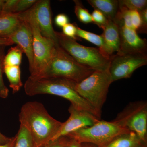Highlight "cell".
I'll list each match as a JSON object with an SVG mask.
<instances>
[{
    "instance_id": "cell-8",
    "label": "cell",
    "mask_w": 147,
    "mask_h": 147,
    "mask_svg": "<svg viewBox=\"0 0 147 147\" xmlns=\"http://www.w3.org/2000/svg\"><path fill=\"white\" fill-rule=\"evenodd\" d=\"M112 121L128 131L135 133L143 143L146 142V101L141 100L129 103Z\"/></svg>"
},
{
    "instance_id": "cell-9",
    "label": "cell",
    "mask_w": 147,
    "mask_h": 147,
    "mask_svg": "<svg viewBox=\"0 0 147 147\" xmlns=\"http://www.w3.org/2000/svg\"><path fill=\"white\" fill-rule=\"evenodd\" d=\"M147 64V55L116 53L110 57L108 71L113 82L130 78L137 69Z\"/></svg>"
},
{
    "instance_id": "cell-14",
    "label": "cell",
    "mask_w": 147,
    "mask_h": 147,
    "mask_svg": "<svg viewBox=\"0 0 147 147\" xmlns=\"http://www.w3.org/2000/svg\"><path fill=\"white\" fill-rule=\"evenodd\" d=\"M101 35L103 40L101 51L110 58L114 53H118L120 49L121 38L118 25L115 21L108 20V23L102 29Z\"/></svg>"
},
{
    "instance_id": "cell-37",
    "label": "cell",
    "mask_w": 147,
    "mask_h": 147,
    "mask_svg": "<svg viewBox=\"0 0 147 147\" xmlns=\"http://www.w3.org/2000/svg\"><path fill=\"white\" fill-rule=\"evenodd\" d=\"M5 0H0V13L2 10L3 6L4 4Z\"/></svg>"
},
{
    "instance_id": "cell-31",
    "label": "cell",
    "mask_w": 147,
    "mask_h": 147,
    "mask_svg": "<svg viewBox=\"0 0 147 147\" xmlns=\"http://www.w3.org/2000/svg\"><path fill=\"white\" fill-rule=\"evenodd\" d=\"M55 23L58 27L63 28L66 24L69 23V18L65 13H59L55 16Z\"/></svg>"
},
{
    "instance_id": "cell-24",
    "label": "cell",
    "mask_w": 147,
    "mask_h": 147,
    "mask_svg": "<svg viewBox=\"0 0 147 147\" xmlns=\"http://www.w3.org/2000/svg\"><path fill=\"white\" fill-rule=\"evenodd\" d=\"M5 47V45H0V97L3 98H6L8 97L9 92L8 88L5 84L3 77Z\"/></svg>"
},
{
    "instance_id": "cell-16",
    "label": "cell",
    "mask_w": 147,
    "mask_h": 147,
    "mask_svg": "<svg viewBox=\"0 0 147 147\" xmlns=\"http://www.w3.org/2000/svg\"><path fill=\"white\" fill-rule=\"evenodd\" d=\"M88 2L94 9L102 12L108 20L114 21L118 11L117 0H88Z\"/></svg>"
},
{
    "instance_id": "cell-7",
    "label": "cell",
    "mask_w": 147,
    "mask_h": 147,
    "mask_svg": "<svg viewBox=\"0 0 147 147\" xmlns=\"http://www.w3.org/2000/svg\"><path fill=\"white\" fill-rule=\"evenodd\" d=\"M129 131L113 121L99 120L92 126L80 129L67 136L80 144L91 143L104 147L117 136Z\"/></svg>"
},
{
    "instance_id": "cell-32",
    "label": "cell",
    "mask_w": 147,
    "mask_h": 147,
    "mask_svg": "<svg viewBox=\"0 0 147 147\" xmlns=\"http://www.w3.org/2000/svg\"><path fill=\"white\" fill-rule=\"evenodd\" d=\"M142 18V25L141 28L137 32L146 34L147 32V8L139 12Z\"/></svg>"
},
{
    "instance_id": "cell-12",
    "label": "cell",
    "mask_w": 147,
    "mask_h": 147,
    "mask_svg": "<svg viewBox=\"0 0 147 147\" xmlns=\"http://www.w3.org/2000/svg\"><path fill=\"white\" fill-rule=\"evenodd\" d=\"M31 10L34 15L40 32L43 36L57 43L52 23V11L49 0L37 1Z\"/></svg>"
},
{
    "instance_id": "cell-2",
    "label": "cell",
    "mask_w": 147,
    "mask_h": 147,
    "mask_svg": "<svg viewBox=\"0 0 147 147\" xmlns=\"http://www.w3.org/2000/svg\"><path fill=\"white\" fill-rule=\"evenodd\" d=\"M19 120L38 147L50 142L63 123L53 118L43 104L37 101L28 102L22 106Z\"/></svg>"
},
{
    "instance_id": "cell-21",
    "label": "cell",
    "mask_w": 147,
    "mask_h": 147,
    "mask_svg": "<svg viewBox=\"0 0 147 147\" xmlns=\"http://www.w3.org/2000/svg\"><path fill=\"white\" fill-rule=\"evenodd\" d=\"M76 36L78 38H82L91 42L101 49L103 45V40L101 35H99L85 30L77 26Z\"/></svg>"
},
{
    "instance_id": "cell-22",
    "label": "cell",
    "mask_w": 147,
    "mask_h": 147,
    "mask_svg": "<svg viewBox=\"0 0 147 147\" xmlns=\"http://www.w3.org/2000/svg\"><path fill=\"white\" fill-rule=\"evenodd\" d=\"M74 2L75 4L74 13L79 21L84 24L93 23L91 14L88 10L84 8L80 1H74Z\"/></svg>"
},
{
    "instance_id": "cell-5",
    "label": "cell",
    "mask_w": 147,
    "mask_h": 147,
    "mask_svg": "<svg viewBox=\"0 0 147 147\" xmlns=\"http://www.w3.org/2000/svg\"><path fill=\"white\" fill-rule=\"evenodd\" d=\"M18 14L21 19L26 21L31 29L34 61L32 67L30 71V76L36 78L39 76L50 63L57 43L42 35L30 8Z\"/></svg>"
},
{
    "instance_id": "cell-4",
    "label": "cell",
    "mask_w": 147,
    "mask_h": 147,
    "mask_svg": "<svg viewBox=\"0 0 147 147\" xmlns=\"http://www.w3.org/2000/svg\"><path fill=\"white\" fill-rule=\"evenodd\" d=\"M55 34L58 45L77 62L94 71L108 70L110 58L102 53L100 48L81 45L62 32L56 31Z\"/></svg>"
},
{
    "instance_id": "cell-3",
    "label": "cell",
    "mask_w": 147,
    "mask_h": 147,
    "mask_svg": "<svg viewBox=\"0 0 147 147\" xmlns=\"http://www.w3.org/2000/svg\"><path fill=\"white\" fill-rule=\"evenodd\" d=\"M94 71L77 62L57 43L50 63L36 78L57 77L78 83Z\"/></svg>"
},
{
    "instance_id": "cell-18",
    "label": "cell",
    "mask_w": 147,
    "mask_h": 147,
    "mask_svg": "<svg viewBox=\"0 0 147 147\" xmlns=\"http://www.w3.org/2000/svg\"><path fill=\"white\" fill-rule=\"evenodd\" d=\"M4 73L8 79L9 87L12 90L13 94L19 91L23 84L21 79V71L18 66H4Z\"/></svg>"
},
{
    "instance_id": "cell-17",
    "label": "cell",
    "mask_w": 147,
    "mask_h": 147,
    "mask_svg": "<svg viewBox=\"0 0 147 147\" xmlns=\"http://www.w3.org/2000/svg\"><path fill=\"white\" fill-rule=\"evenodd\" d=\"M143 143L137 134L129 131L117 136L104 147H139Z\"/></svg>"
},
{
    "instance_id": "cell-11",
    "label": "cell",
    "mask_w": 147,
    "mask_h": 147,
    "mask_svg": "<svg viewBox=\"0 0 147 147\" xmlns=\"http://www.w3.org/2000/svg\"><path fill=\"white\" fill-rule=\"evenodd\" d=\"M115 23L118 25L121 38L120 49L117 54L147 55V40L141 38L136 31L125 26L121 22Z\"/></svg>"
},
{
    "instance_id": "cell-36",
    "label": "cell",
    "mask_w": 147,
    "mask_h": 147,
    "mask_svg": "<svg viewBox=\"0 0 147 147\" xmlns=\"http://www.w3.org/2000/svg\"><path fill=\"white\" fill-rule=\"evenodd\" d=\"M16 137H12L11 141L9 142L7 144H6L3 145H0V147H13L14 144H15V141H16Z\"/></svg>"
},
{
    "instance_id": "cell-25",
    "label": "cell",
    "mask_w": 147,
    "mask_h": 147,
    "mask_svg": "<svg viewBox=\"0 0 147 147\" xmlns=\"http://www.w3.org/2000/svg\"><path fill=\"white\" fill-rule=\"evenodd\" d=\"M93 23L100 28L103 29L108 23V20L104 14L99 11L94 9L91 14Z\"/></svg>"
},
{
    "instance_id": "cell-28",
    "label": "cell",
    "mask_w": 147,
    "mask_h": 147,
    "mask_svg": "<svg viewBox=\"0 0 147 147\" xmlns=\"http://www.w3.org/2000/svg\"><path fill=\"white\" fill-rule=\"evenodd\" d=\"M131 24L132 28L137 32L142 26V18L139 12L137 11L131 10Z\"/></svg>"
},
{
    "instance_id": "cell-6",
    "label": "cell",
    "mask_w": 147,
    "mask_h": 147,
    "mask_svg": "<svg viewBox=\"0 0 147 147\" xmlns=\"http://www.w3.org/2000/svg\"><path fill=\"white\" fill-rule=\"evenodd\" d=\"M113 83L108 70L94 71L75 85V90L101 116V110Z\"/></svg>"
},
{
    "instance_id": "cell-38",
    "label": "cell",
    "mask_w": 147,
    "mask_h": 147,
    "mask_svg": "<svg viewBox=\"0 0 147 147\" xmlns=\"http://www.w3.org/2000/svg\"><path fill=\"white\" fill-rule=\"evenodd\" d=\"M139 147H144L143 146V145H142V146H140Z\"/></svg>"
},
{
    "instance_id": "cell-29",
    "label": "cell",
    "mask_w": 147,
    "mask_h": 147,
    "mask_svg": "<svg viewBox=\"0 0 147 147\" xmlns=\"http://www.w3.org/2000/svg\"><path fill=\"white\" fill-rule=\"evenodd\" d=\"M68 137L67 136L61 137L53 142H50L39 147H66Z\"/></svg>"
},
{
    "instance_id": "cell-1",
    "label": "cell",
    "mask_w": 147,
    "mask_h": 147,
    "mask_svg": "<svg viewBox=\"0 0 147 147\" xmlns=\"http://www.w3.org/2000/svg\"><path fill=\"white\" fill-rule=\"evenodd\" d=\"M76 82L57 77L32 78L29 76L24 84L26 94L29 96L48 94L63 98L74 108L86 111L100 119L101 116L75 90Z\"/></svg>"
},
{
    "instance_id": "cell-26",
    "label": "cell",
    "mask_w": 147,
    "mask_h": 147,
    "mask_svg": "<svg viewBox=\"0 0 147 147\" xmlns=\"http://www.w3.org/2000/svg\"><path fill=\"white\" fill-rule=\"evenodd\" d=\"M36 1V0H18L14 13H22L28 10Z\"/></svg>"
},
{
    "instance_id": "cell-33",
    "label": "cell",
    "mask_w": 147,
    "mask_h": 147,
    "mask_svg": "<svg viewBox=\"0 0 147 147\" xmlns=\"http://www.w3.org/2000/svg\"><path fill=\"white\" fill-rule=\"evenodd\" d=\"M68 137V136H67ZM66 147H83L81 144L77 142L76 140L72 138L68 137V140L67 141Z\"/></svg>"
},
{
    "instance_id": "cell-19",
    "label": "cell",
    "mask_w": 147,
    "mask_h": 147,
    "mask_svg": "<svg viewBox=\"0 0 147 147\" xmlns=\"http://www.w3.org/2000/svg\"><path fill=\"white\" fill-rule=\"evenodd\" d=\"M13 147H38L28 130L20 124Z\"/></svg>"
},
{
    "instance_id": "cell-15",
    "label": "cell",
    "mask_w": 147,
    "mask_h": 147,
    "mask_svg": "<svg viewBox=\"0 0 147 147\" xmlns=\"http://www.w3.org/2000/svg\"><path fill=\"white\" fill-rule=\"evenodd\" d=\"M22 21L18 13H0V38H9Z\"/></svg>"
},
{
    "instance_id": "cell-20",
    "label": "cell",
    "mask_w": 147,
    "mask_h": 147,
    "mask_svg": "<svg viewBox=\"0 0 147 147\" xmlns=\"http://www.w3.org/2000/svg\"><path fill=\"white\" fill-rule=\"evenodd\" d=\"M23 50L19 46L11 47L5 56L4 66H20L22 61Z\"/></svg>"
},
{
    "instance_id": "cell-35",
    "label": "cell",
    "mask_w": 147,
    "mask_h": 147,
    "mask_svg": "<svg viewBox=\"0 0 147 147\" xmlns=\"http://www.w3.org/2000/svg\"><path fill=\"white\" fill-rule=\"evenodd\" d=\"M14 44L12 40L9 38H0V45L9 46Z\"/></svg>"
},
{
    "instance_id": "cell-30",
    "label": "cell",
    "mask_w": 147,
    "mask_h": 147,
    "mask_svg": "<svg viewBox=\"0 0 147 147\" xmlns=\"http://www.w3.org/2000/svg\"><path fill=\"white\" fill-rule=\"evenodd\" d=\"M18 0H5L1 13H14V9Z\"/></svg>"
},
{
    "instance_id": "cell-10",
    "label": "cell",
    "mask_w": 147,
    "mask_h": 147,
    "mask_svg": "<svg viewBox=\"0 0 147 147\" xmlns=\"http://www.w3.org/2000/svg\"><path fill=\"white\" fill-rule=\"evenodd\" d=\"M68 110L70 113L69 118L65 122L63 123L58 132L50 142L67 136L80 129L92 126L100 120L92 114L76 109L71 105Z\"/></svg>"
},
{
    "instance_id": "cell-27",
    "label": "cell",
    "mask_w": 147,
    "mask_h": 147,
    "mask_svg": "<svg viewBox=\"0 0 147 147\" xmlns=\"http://www.w3.org/2000/svg\"><path fill=\"white\" fill-rule=\"evenodd\" d=\"M77 26L76 24L68 23L62 28V33L65 36L77 40L79 38L76 36Z\"/></svg>"
},
{
    "instance_id": "cell-13",
    "label": "cell",
    "mask_w": 147,
    "mask_h": 147,
    "mask_svg": "<svg viewBox=\"0 0 147 147\" xmlns=\"http://www.w3.org/2000/svg\"><path fill=\"white\" fill-rule=\"evenodd\" d=\"M21 20L22 21L20 26L9 39L11 40L14 44H17L26 56L30 71L32 67L34 61L32 33L29 24L26 21Z\"/></svg>"
},
{
    "instance_id": "cell-23",
    "label": "cell",
    "mask_w": 147,
    "mask_h": 147,
    "mask_svg": "<svg viewBox=\"0 0 147 147\" xmlns=\"http://www.w3.org/2000/svg\"><path fill=\"white\" fill-rule=\"evenodd\" d=\"M119 6L130 10L140 12L147 8V0H120Z\"/></svg>"
},
{
    "instance_id": "cell-34",
    "label": "cell",
    "mask_w": 147,
    "mask_h": 147,
    "mask_svg": "<svg viewBox=\"0 0 147 147\" xmlns=\"http://www.w3.org/2000/svg\"><path fill=\"white\" fill-rule=\"evenodd\" d=\"M12 138H9L3 135L0 131V145H3L7 144L11 141Z\"/></svg>"
}]
</instances>
